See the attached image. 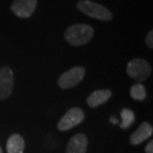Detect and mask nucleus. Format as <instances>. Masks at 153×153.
I'll return each mask as SVG.
<instances>
[{
  "instance_id": "f03ea898",
  "label": "nucleus",
  "mask_w": 153,
  "mask_h": 153,
  "mask_svg": "<svg viewBox=\"0 0 153 153\" xmlns=\"http://www.w3.org/2000/svg\"><path fill=\"white\" fill-rule=\"evenodd\" d=\"M76 8L87 16L102 21H111L114 18L111 11L105 6L90 0H81L76 3Z\"/></svg>"
},
{
  "instance_id": "dca6fc26",
  "label": "nucleus",
  "mask_w": 153,
  "mask_h": 153,
  "mask_svg": "<svg viewBox=\"0 0 153 153\" xmlns=\"http://www.w3.org/2000/svg\"><path fill=\"white\" fill-rule=\"evenodd\" d=\"M109 121H111L112 124H116V123H117V120H116V118H115V117H114V116L109 118Z\"/></svg>"
},
{
  "instance_id": "f257e3e1",
  "label": "nucleus",
  "mask_w": 153,
  "mask_h": 153,
  "mask_svg": "<svg viewBox=\"0 0 153 153\" xmlns=\"http://www.w3.org/2000/svg\"><path fill=\"white\" fill-rule=\"evenodd\" d=\"M94 34L93 27L88 24H74L66 30L65 39L72 46H82L91 41Z\"/></svg>"
},
{
  "instance_id": "2eb2a0df",
  "label": "nucleus",
  "mask_w": 153,
  "mask_h": 153,
  "mask_svg": "<svg viewBox=\"0 0 153 153\" xmlns=\"http://www.w3.org/2000/svg\"><path fill=\"white\" fill-rule=\"evenodd\" d=\"M145 152L146 153H153V141H152V140H150L148 144L146 145Z\"/></svg>"
},
{
  "instance_id": "0eeeda50",
  "label": "nucleus",
  "mask_w": 153,
  "mask_h": 153,
  "mask_svg": "<svg viewBox=\"0 0 153 153\" xmlns=\"http://www.w3.org/2000/svg\"><path fill=\"white\" fill-rule=\"evenodd\" d=\"M38 0H14L10 10L19 18H29L34 13Z\"/></svg>"
},
{
  "instance_id": "9d476101",
  "label": "nucleus",
  "mask_w": 153,
  "mask_h": 153,
  "mask_svg": "<svg viewBox=\"0 0 153 153\" xmlns=\"http://www.w3.org/2000/svg\"><path fill=\"white\" fill-rule=\"evenodd\" d=\"M111 97V91L109 90H99L91 93L87 99L88 105L91 108H97L105 102H108Z\"/></svg>"
},
{
  "instance_id": "f3484780",
  "label": "nucleus",
  "mask_w": 153,
  "mask_h": 153,
  "mask_svg": "<svg viewBox=\"0 0 153 153\" xmlns=\"http://www.w3.org/2000/svg\"><path fill=\"white\" fill-rule=\"evenodd\" d=\"M0 153H3V151H2V148H1V146H0Z\"/></svg>"
},
{
  "instance_id": "1a4fd4ad",
  "label": "nucleus",
  "mask_w": 153,
  "mask_h": 153,
  "mask_svg": "<svg viewBox=\"0 0 153 153\" xmlns=\"http://www.w3.org/2000/svg\"><path fill=\"white\" fill-rule=\"evenodd\" d=\"M153 133L152 125L148 122H142L139 125V127L131 134L130 136V143L132 145H138L144 140L149 138Z\"/></svg>"
},
{
  "instance_id": "423d86ee",
  "label": "nucleus",
  "mask_w": 153,
  "mask_h": 153,
  "mask_svg": "<svg viewBox=\"0 0 153 153\" xmlns=\"http://www.w3.org/2000/svg\"><path fill=\"white\" fill-rule=\"evenodd\" d=\"M14 87V75L7 66L0 69V100H6L11 96Z\"/></svg>"
},
{
  "instance_id": "6e6552de",
  "label": "nucleus",
  "mask_w": 153,
  "mask_h": 153,
  "mask_svg": "<svg viewBox=\"0 0 153 153\" xmlns=\"http://www.w3.org/2000/svg\"><path fill=\"white\" fill-rule=\"evenodd\" d=\"M87 146V136L82 133H78L70 139L68 145H67L66 153H85Z\"/></svg>"
},
{
  "instance_id": "39448f33",
  "label": "nucleus",
  "mask_w": 153,
  "mask_h": 153,
  "mask_svg": "<svg viewBox=\"0 0 153 153\" xmlns=\"http://www.w3.org/2000/svg\"><path fill=\"white\" fill-rule=\"evenodd\" d=\"M85 119V114L79 108H73L66 112L58 122V129L67 131L79 124Z\"/></svg>"
},
{
  "instance_id": "4468645a",
  "label": "nucleus",
  "mask_w": 153,
  "mask_h": 153,
  "mask_svg": "<svg viewBox=\"0 0 153 153\" xmlns=\"http://www.w3.org/2000/svg\"><path fill=\"white\" fill-rule=\"evenodd\" d=\"M145 44L148 48H150V49L153 48V31L152 30H150V31L147 33V35H146Z\"/></svg>"
},
{
  "instance_id": "20e7f679",
  "label": "nucleus",
  "mask_w": 153,
  "mask_h": 153,
  "mask_svg": "<svg viewBox=\"0 0 153 153\" xmlns=\"http://www.w3.org/2000/svg\"><path fill=\"white\" fill-rule=\"evenodd\" d=\"M85 74V68L79 66L74 67V68L63 73L60 76L59 79H58V85L61 88H63V90L74 88L82 81Z\"/></svg>"
},
{
  "instance_id": "f8f14e48",
  "label": "nucleus",
  "mask_w": 153,
  "mask_h": 153,
  "mask_svg": "<svg viewBox=\"0 0 153 153\" xmlns=\"http://www.w3.org/2000/svg\"><path fill=\"white\" fill-rule=\"evenodd\" d=\"M121 116V122H120V128L121 129H126V128L130 127L133 124L135 116L132 111L128 108H123L120 112Z\"/></svg>"
},
{
  "instance_id": "7ed1b4c3",
  "label": "nucleus",
  "mask_w": 153,
  "mask_h": 153,
  "mask_svg": "<svg viewBox=\"0 0 153 153\" xmlns=\"http://www.w3.org/2000/svg\"><path fill=\"white\" fill-rule=\"evenodd\" d=\"M126 73L131 79H135L136 82H141L146 81L151 74V66L148 62L141 58L131 60L127 64Z\"/></svg>"
},
{
  "instance_id": "ddd939ff",
  "label": "nucleus",
  "mask_w": 153,
  "mask_h": 153,
  "mask_svg": "<svg viewBox=\"0 0 153 153\" xmlns=\"http://www.w3.org/2000/svg\"><path fill=\"white\" fill-rule=\"evenodd\" d=\"M130 96L135 100H144L146 97L145 88L141 82H137L130 88Z\"/></svg>"
},
{
  "instance_id": "9b49d317",
  "label": "nucleus",
  "mask_w": 153,
  "mask_h": 153,
  "mask_svg": "<svg viewBox=\"0 0 153 153\" xmlns=\"http://www.w3.org/2000/svg\"><path fill=\"white\" fill-rule=\"evenodd\" d=\"M24 148H25V142L20 134H12L6 142L7 153H23Z\"/></svg>"
}]
</instances>
